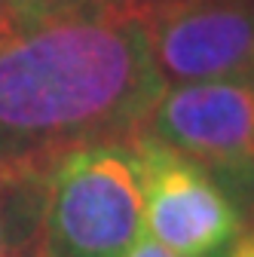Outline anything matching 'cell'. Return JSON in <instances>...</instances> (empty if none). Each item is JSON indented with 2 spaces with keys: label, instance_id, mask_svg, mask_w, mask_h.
<instances>
[{
  "label": "cell",
  "instance_id": "3",
  "mask_svg": "<svg viewBox=\"0 0 254 257\" xmlns=\"http://www.w3.org/2000/svg\"><path fill=\"white\" fill-rule=\"evenodd\" d=\"M141 135L199 163L239 211L254 208V83L166 86Z\"/></svg>",
  "mask_w": 254,
  "mask_h": 257
},
{
  "label": "cell",
  "instance_id": "9",
  "mask_svg": "<svg viewBox=\"0 0 254 257\" xmlns=\"http://www.w3.org/2000/svg\"><path fill=\"white\" fill-rule=\"evenodd\" d=\"M230 257H254V223H251V227H245V230L233 239Z\"/></svg>",
  "mask_w": 254,
  "mask_h": 257
},
{
  "label": "cell",
  "instance_id": "4",
  "mask_svg": "<svg viewBox=\"0 0 254 257\" xmlns=\"http://www.w3.org/2000/svg\"><path fill=\"white\" fill-rule=\"evenodd\" d=\"M166 86L254 83V0H135Z\"/></svg>",
  "mask_w": 254,
  "mask_h": 257
},
{
  "label": "cell",
  "instance_id": "5",
  "mask_svg": "<svg viewBox=\"0 0 254 257\" xmlns=\"http://www.w3.org/2000/svg\"><path fill=\"white\" fill-rule=\"evenodd\" d=\"M144 193V233L184 257H208L233 245L245 214L199 163L150 135L132 141Z\"/></svg>",
  "mask_w": 254,
  "mask_h": 257
},
{
  "label": "cell",
  "instance_id": "8",
  "mask_svg": "<svg viewBox=\"0 0 254 257\" xmlns=\"http://www.w3.org/2000/svg\"><path fill=\"white\" fill-rule=\"evenodd\" d=\"M125 257H184V254H175V251H169L166 245H160L156 239H150L147 233L125 251Z\"/></svg>",
  "mask_w": 254,
  "mask_h": 257
},
{
  "label": "cell",
  "instance_id": "7",
  "mask_svg": "<svg viewBox=\"0 0 254 257\" xmlns=\"http://www.w3.org/2000/svg\"><path fill=\"white\" fill-rule=\"evenodd\" d=\"M89 7H135V0H0V19L34 22V19L77 13Z\"/></svg>",
  "mask_w": 254,
  "mask_h": 257
},
{
  "label": "cell",
  "instance_id": "1",
  "mask_svg": "<svg viewBox=\"0 0 254 257\" xmlns=\"http://www.w3.org/2000/svg\"><path fill=\"white\" fill-rule=\"evenodd\" d=\"M163 89L132 7L0 19V175H49L74 150L132 144Z\"/></svg>",
  "mask_w": 254,
  "mask_h": 257
},
{
  "label": "cell",
  "instance_id": "2",
  "mask_svg": "<svg viewBox=\"0 0 254 257\" xmlns=\"http://www.w3.org/2000/svg\"><path fill=\"white\" fill-rule=\"evenodd\" d=\"M144 236V193L132 144H95L46 175L43 257H125Z\"/></svg>",
  "mask_w": 254,
  "mask_h": 257
},
{
  "label": "cell",
  "instance_id": "6",
  "mask_svg": "<svg viewBox=\"0 0 254 257\" xmlns=\"http://www.w3.org/2000/svg\"><path fill=\"white\" fill-rule=\"evenodd\" d=\"M46 175H0V257H43Z\"/></svg>",
  "mask_w": 254,
  "mask_h": 257
}]
</instances>
